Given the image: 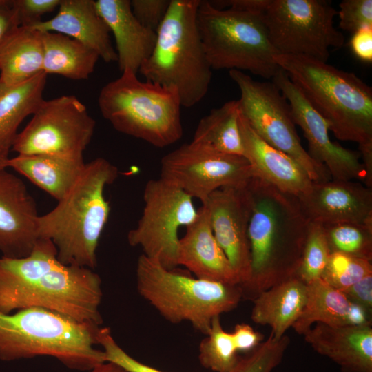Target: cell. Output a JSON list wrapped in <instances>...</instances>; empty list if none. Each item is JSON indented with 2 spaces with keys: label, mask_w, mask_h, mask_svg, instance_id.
<instances>
[{
  "label": "cell",
  "mask_w": 372,
  "mask_h": 372,
  "mask_svg": "<svg viewBox=\"0 0 372 372\" xmlns=\"http://www.w3.org/2000/svg\"><path fill=\"white\" fill-rule=\"evenodd\" d=\"M307 300L303 310L292 328L304 335L313 324L348 325L351 302L340 290L329 285L322 278L308 284Z\"/></svg>",
  "instance_id": "f1b7e54d"
},
{
  "label": "cell",
  "mask_w": 372,
  "mask_h": 372,
  "mask_svg": "<svg viewBox=\"0 0 372 372\" xmlns=\"http://www.w3.org/2000/svg\"><path fill=\"white\" fill-rule=\"evenodd\" d=\"M36 203L23 181L0 168V252L3 257L28 256L38 240Z\"/></svg>",
  "instance_id": "ac0fdd59"
},
{
  "label": "cell",
  "mask_w": 372,
  "mask_h": 372,
  "mask_svg": "<svg viewBox=\"0 0 372 372\" xmlns=\"http://www.w3.org/2000/svg\"><path fill=\"white\" fill-rule=\"evenodd\" d=\"M43 72L72 80H85L93 72L99 54L79 41L64 34L41 32Z\"/></svg>",
  "instance_id": "83f0119b"
},
{
  "label": "cell",
  "mask_w": 372,
  "mask_h": 372,
  "mask_svg": "<svg viewBox=\"0 0 372 372\" xmlns=\"http://www.w3.org/2000/svg\"><path fill=\"white\" fill-rule=\"evenodd\" d=\"M307 291V284L294 276L260 293L253 300L252 321L270 327L273 337L281 338L300 317Z\"/></svg>",
  "instance_id": "cb8c5ba5"
},
{
  "label": "cell",
  "mask_w": 372,
  "mask_h": 372,
  "mask_svg": "<svg viewBox=\"0 0 372 372\" xmlns=\"http://www.w3.org/2000/svg\"><path fill=\"white\" fill-rule=\"evenodd\" d=\"M206 336L199 344L198 360L205 369L215 372H229L239 357L231 333L225 331L220 316L215 317Z\"/></svg>",
  "instance_id": "4dcf8cb0"
},
{
  "label": "cell",
  "mask_w": 372,
  "mask_h": 372,
  "mask_svg": "<svg viewBox=\"0 0 372 372\" xmlns=\"http://www.w3.org/2000/svg\"><path fill=\"white\" fill-rule=\"evenodd\" d=\"M196 24L211 69L246 70L267 79L280 70L260 12L200 1Z\"/></svg>",
  "instance_id": "9c48e42d"
},
{
  "label": "cell",
  "mask_w": 372,
  "mask_h": 372,
  "mask_svg": "<svg viewBox=\"0 0 372 372\" xmlns=\"http://www.w3.org/2000/svg\"><path fill=\"white\" fill-rule=\"evenodd\" d=\"M87 372H127L121 366L111 362L105 361V362L97 365Z\"/></svg>",
  "instance_id": "ee69618b"
},
{
  "label": "cell",
  "mask_w": 372,
  "mask_h": 372,
  "mask_svg": "<svg viewBox=\"0 0 372 372\" xmlns=\"http://www.w3.org/2000/svg\"><path fill=\"white\" fill-rule=\"evenodd\" d=\"M85 165L83 157L17 154L9 158L8 168H12L59 201L72 188Z\"/></svg>",
  "instance_id": "d4e9b609"
},
{
  "label": "cell",
  "mask_w": 372,
  "mask_h": 372,
  "mask_svg": "<svg viewBox=\"0 0 372 372\" xmlns=\"http://www.w3.org/2000/svg\"><path fill=\"white\" fill-rule=\"evenodd\" d=\"M330 254L323 225L310 222L296 276L306 284L321 278Z\"/></svg>",
  "instance_id": "d6a6232c"
},
{
  "label": "cell",
  "mask_w": 372,
  "mask_h": 372,
  "mask_svg": "<svg viewBox=\"0 0 372 372\" xmlns=\"http://www.w3.org/2000/svg\"><path fill=\"white\" fill-rule=\"evenodd\" d=\"M209 213L214 237L227 258L242 289L251 277L248 226L251 199L245 187H227L214 191L202 203Z\"/></svg>",
  "instance_id": "2e32d148"
},
{
  "label": "cell",
  "mask_w": 372,
  "mask_h": 372,
  "mask_svg": "<svg viewBox=\"0 0 372 372\" xmlns=\"http://www.w3.org/2000/svg\"><path fill=\"white\" fill-rule=\"evenodd\" d=\"M95 6L114 35L120 71L137 74L154 50L156 32L136 19L129 0H97Z\"/></svg>",
  "instance_id": "7402d4cb"
},
{
  "label": "cell",
  "mask_w": 372,
  "mask_h": 372,
  "mask_svg": "<svg viewBox=\"0 0 372 372\" xmlns=\"http://www.w3.org/2000/svg\"><path fill=\"white\" fill-rule=\"evenodd\" d=\"M200 0H171L156 31L149 58L139 68L146 81L177 90L181 105L191 107L207 94L211 79L196 24Z\"/></svg>",
  "instance_id": "8992f818"
},
{
  "label": "cell",
  "mask_w": 372,
  "mask_h": 372,
  "mask_svg": "<svg viewBox=\"0 0 372 372\" xmlns=\"http://www.w3.org/2000/svg\"><path fill=\"white\" fill-rule=\"evenodd\" d=\"M95 125L86 107L75 96L43 99L11 149L19 155L83 157Z\"/></svg>",
  "instance_id": "4fadbf2b"
},
{
  "label": "cell",
  "mask_w": 372,
  "mask_h": 372,
  "mask_svg": "<svg viewBox=\"0 0 372 372\" xmlns=\"http://www.w3.org/2000/svg\"><path fill=\"white\" fill-rule=\"evenodd\" d=\"M118 174L104 158L85 163L69 192L52 210L39 215V238L52 242L62 263L93 270L96 267L99 242L110 212L104 192Z\"/></svg>",
  "instance_id": "277c9868"
},
{
  "label": "cell",
  "mask_w": 372,
  "mask_h": 372,
  "mask_svg": "<svg viewBox=\"0 0 372 372\" xmlns=\"http://www.w3.org/2000/svg\"><path fill=\"white\" fill-rule=\"evenodd\" d=\"M239 114L238 100L212 109L198 122L192 141L222 153L244 156Z\"/></svg>",
  "instance_id": "f546056e"
},
{
  "label": "cell",
  "mask_w": 372,
  "mask_h": 372,
  "mask_svg": "<svg viewBox=\"0 0 372 372\" xmlns=\"http://www.w3.org/2000/svg\"><path fill=\"white\" fill-rule=\"evenodd\" d=\"M269 39L278 54L327 62L329 48L342 47V33L333 25L338 10L326 0H256Z\"/></svg>",
  "instance_id": "30bf717a"
},
{
  "label": "cell",
  "mask_w": 372,
  "mask_h": 372,
  "mask_svg": "<svg viewBox=\"0 0 372 372\" xmlns=\"http://www.w3.org/2000/svg\"><path fill=\"white\" fill-rule=\"evenodd\" d=\"M238 123L244 157L251 165L254 177L296 197L311 187L313 181L306 171L290 156L265 142L240 112Z\"/></svg>",
  "instance_id": "ffe728a7"
},
{
  "label": "cell",
  "mask_w": 372,
  "mask_h": 372,
  "mask_svg": "<svg viewBox=\"0 0 372 372\" xmlns=\"http://www.w3.org/2000/svg\"><path fill=\"white\" fill-rule=\"evenodd\" d=\"M144 207L136 226L127 234L132 247L168 269L178 266V229L198 216L193 198L161 178L147 181L143 192Z\"/></svg>",
  "instance_id": "7c38bea8"
},
{
  "label": "cell",
  "mask_w": 372,
  "mask_h": 372,
  "mask_svg": "<svg viewBox=\"0 0 372 372\" xmlns=\"http://www.w3.org/2000/svg\"><path fill=\"white\" fill-rule=\"evenodd\" d=\"M346 297L372 313V275L341 291Z\"/></svg>",
  "instance_id": "60d3db41"
},
{
  "label": "cell",
  "mask_w": 372,
  "mask_h": 372,
  "mask_svg": "<svg viewBox=\"0 0 372 372\" xmlns=\"http://www.w3.org/2000/svg\"><path fill=\"white\" fill-rule=\"evenodd\" d=\"M9 152L0 151V168H8V163L9 160Z\"/></svg>",
  "instance_id": "f6af8a7d"
},
{
  "label": "cell",
  "mask_w": 372,
  "mask_h": 372,
  "mask_svg": "<svg viewBox=\"0 0 372 372\" xmlns=\"http://www.w3.org/2000/svg\"><path fill=\"white\" fill-rule=\"evenodd\" d=\"M47 76L41 72L15 85H7L0 80V151L9 152L20 124L43 101Z\"/></svg>",
  "instance_id": "4316f807"
},
{
  "label": "cell",
  "mask_w": 372,
  "mask_h": 372,
  "mask_svg": "<svg viewBox=\"0 0 372 372\" xmlns=\"http://www.w3.org/2000/svg\"><path fill=\"white\" fill-rule=\"evenodd\" d=\"M289 344L287 335L276 339L270 334L254 349L239 357L229 372H272L281 362Z\"/></svg>",
  "instance_id": "e575fe53"
},
{
  "label": "cell",
  "mask_w": 372,
  "mask_h": 372,
  "mask_svg": "<svg viewBox=\"0 0 372 372\" xmlns=\"http://www.w3.org/2000/svg\"><path fill=\"white\" fill-rule=\"evenodd\" d=\"M251 199L248 226L251 277L242 298L296 276L309 220L296 196L253 177L247 184Z\"/></svg>",
  "instance_id": "7a4b0ae2"
},
{
  "label": "cell",
  "mask_w": 372,
  "mask_h": 372,
  "mask_svg": "<svg viewBox=\"0 0 372 372\" xmlns=\"http://www.w3.org/2000/svg\"><path fill=\"white\" fill-rule=\"evenodd\" d=\"M239 87V110L251 128L265 142L296 161L313 182L331 179L326 167L303 148L293 121L290 105L271 81H258L244 72L229 70Z\"/></svg>",
  "instance_id": "8fae6325"
},
{
  "label": "cell",
  "mask_w": 372,
  "mask_h": 372,
  "mask_svg": "<svg viewBox=\"0 0 372 372\" xmlns=\"http://www.w3.org/2000/svg\"><path fill=\"white\" fill-rule=\"evenodd\" d=\"M237 351L249 352L258 346L264 339L262 333L256 331L245 323L237 324L231 333Z\"/></svg>",
  "instance_id": "ab89813d"
},
{
  "label": "cell",
  "mask_w": 372,
  "mask_h": 372,
  "mask_svg": "<svg viewBox=\"0 0 372 372\" xmlns=\"http://www.w3.org/2000/svg\"><path fill=\"white\" fill-rule=\"evenodd\" d=\"M272 82L287 100L293 121L302 129L311 158L324 166L332 179H358L365 183L366 172L359 151L344 148L331 140L327 121L311 106L282 69L280 68L274 75Z\"/></svg>",
  "instance_id": "9a60e30c"
},
{
  "label": "cell",
  "mask_w": 372,
  "mask_h": 372,
  "mask_svg": "<svg viewBox=\"0 0 372 372\" xmlns=\"http://www.w3.org/2000/svg\"><path fill=\"white\" fill-rule=\"evenodd\" d=\"M319 354L335 362L343 372H372V328L317 323L304 335Z\"/></svg>",
  "instance_id": "603a6c76"
},
{
  "label": "cell",
  "mask_w": 372,
  "mask_h": 372,
  "mask_svg": "<svg viewBox=\"0 0 372 372\" xmlns=\"http://www.w3.org/2000/svg\"><path fill=\"white\" fill-rule=\"evenodd\" d=\"M171 0H132V11L145 27L156 32L162 23Z\"/></svg>",
  "instance_id": "f35d334b"
},
{
  "label": "cell",
  "mask_w": 372,
  "mask_h": 372,
  "mask_svg": "<svg viewBox=\"0 0 372 372\" xmlns=\"http://www.w3.org/2000/svg\"><path fill=\"white\" fill-rule=\"evenodd\" d=\"M339 27L355 33L364 28H372L371 0H343L339 3Z\"/></svg>",
  "instance_id": "8d00e7d4"
},
{
  "label": "cell",
  "mask_w": 372,
  "mask_h": 372,
  "mask_svg": "<svg viewBox=\"0 0 372 372\" xmlns=\"http://www.w3.org/2000/svg\"><path fill=\"white\" fill-rule=\"evenodd\" d=\"M5 0H0V6L2 5L3 3Z\"/></svg>",
  "instance_id": "bcb514c9"
},
{
  "label": "cell",
  "mask_w": 372,
  "mask_h": 372,
  "mask_svg": "<svg viewBox=\"0 0 372 372\" xmlns=\"http://www.w3.org/2000/svg\"><path fill=\"white\" fill-rule=\"evenodd\" d=\"M102 116L118 132L163 148L183 136L182 107L174 88L142 81L125 70L100 91Z\"/></svg>",
  "instance_id": "52a82bcc"
},
{
  "label": "cell",
  "mask_w": 372,
  "mask_h": 372,
  "mask_svg": "<svg viewBox=\"0 0 372 372\" xmlns=\"http://www.w3.org/2000/svg\"><path fill=\"white\" fill-rule=\"evenodd\" d=\"M177 263L197 278L239 285L237 275L214 237L208 211L203 205L198 209L195 221L186 227L179 239Z\"/></svg>",
  "instance_id": "d6986e66"
},
{
  "label": "cell",
  "mask_w": 372,
  "mask_h": 372,
  "mask_svg": "<svg viewBox=\"0 0 372 372\" xmlns=\"http://www.w3.org/2000/svg\"><path fill=\"white\" fill-rule=\"evenodd\" d=\"M102 298L99 274L62 263L48 240L39 238L25 257H0L1 313L37 307L100 326Z\"/></svg>",
  "instance_id": "6da1fadb"
},
{
  "label": "cell",
  "mask_w": 372,
  "mask_h": 372,
  "mask_svg": "<svg viewBox=\"0 0 372 372\" xmlns=\"http://www.w3.org/2000/svg\"><path fill=\"white\" fill-rule=\"evenodd\" d=\"M350 45L353 54L365 62L372 61V28H364L353 34Z\"/></svg>",
  "instance_id": "b9f144b4"
},
{
  "label": "cell",
  "mask_w": 372,
  "mask_h": 372,
  "mask_svg": "<svg viewBox=\"0 0 372 372\" xmlns=\"http://www.w3.org/2000/svg\"><path fill=\"white\" fill-rule=\"evenodd\" d=\"M274 60L327 121L339 140L357 143L372 168V89L355 74L308 56L276 54Z\"/></svg>",
  "instance_id": "3957f363"
},
{
  "label": "cell",
  "mask_w": 372,
  "mask_h": 372,
  "mask_svg": "<svg viewBox=\"0 0 372 372\" xmlns=\"http://www.w3.org/2000/svg\"><path fill=\"white\" fill-rule=\"evenodd\" d=\"M323 227L331 253L372 260V224L339 223Z\"/></svg>",
  "instance_id": "1f68e13d"
},
{
  "label": "cell",
  "mask_w": 372,
  "mask_h": 372,
  "mask_svg": "<svg viewBox=\"0 0 372 372\" xmlns=\"http://www.w3.org/2000/svg\"><path fill=\"white\" fill-rule=\"evenodd\" d=\"M370 275H372L371 261L332 252L321 278L342 291Z\"/></svg>",
  "instance_id": "836d02e7"
},
{
  "label": "cell",
  "mask_w": 372,
  "mask_h": 372,
  "mask_svg": "<svg viewBox=\"0 0 372 372\" xmlns=\"http://www.w3.org/2000/svg\"><path fill=\"white\" fill-rule=\"evenodd\" d=\"M60 3L61 0H10V7L19 26L32 27Z\"/></svg>",
  "instance_id": "74e56055"
},
{
  "label": "cell",
  "mask_w": 372,
  "mask_h": 372,
  "mask_svg": "<svg viewBox=\"0 0 372 372\" xmlns=\"http://www.w3.org/2000/svg\"><path fill=\"white\" fill-rule=\"evenodd\" d=\"M31 28L74 39L95 51L107 63L117 61L110 32L96 10L95 1L61 0L54 17Z\"/></svg>",
  "instance_id": "44dd1931"
},
{
  "label": "cell",
  "mask_w": 372,
  "mask_h": 372,
  "mask_svg": "<svg viewBox=\"0 0 372 372\" xmlns=\"http://www.w3.org/2000/svg\"><path fill=\"white\" fill-rule=\"evenodd\" d=\"M297 198L309 222L372 224V189L361 183L332 178L313 182Z\"/></svg>",
  "instance_id": "e0dca14e"
},
{
  "label": "cell",
  "mask_w": 372,
  "mask_h": 372,
  "mask_svg": "<svg viewBox=\"0 0 372 372\" xmlns=\"http://www.w3.org/2000/svg\"><path fill=\"white\" fill-rule=\"evenodd\" d=\"M254 177L242 156L218 152L191 142L165 154L161 161L160 178L203 203L214 191L245 187Z\"/></svg>",
  "instance_id": "5bb4252c"
},
{
  "label": "cell",
  "mask_w": 372,
  "mask_h": 372,
  "mask_svg": "<svg viewBox=\"0 0 372 372\" xmlns=\"http://www.w3.org/2000/svg\"><path fill=\"white\" fill-rule=\"evenodd\" d=\"M136 280L138 293L165 320L187 322L205 335L215 317L233 310L242 299L238 285L193 278L143 254L137 260Z\"/></svg>",
  "instance_id": "ba28073f"
},
{
  "label": "cell",
  "mask_w": 372,
  "mask_h": 372,
  "mask_svg": "<svg viewBox=\"0 0 372 372\" xmlns=\"http://www.w3.org/2000/svg\"><path fill=\"white\" fill-rule=\"evenodd\" d=\"M19 25L10 7V0L0 6V45Z\"/></svg>",
  "instance_id": "7bdbcfd3"
},
{
  "label": "cell",
  "mask_w": 372,
  "mask_h": 372,
  "mask_svg": "<svg viewBox=\"0 0 372 372\" xmlns=\"http://www.w3.org/2000/svg\"><path fill=\"white\" fill-rule=\"evenodd\" d=\"M43 61L41 32L19 26L0 45V80L7 85L28 81L43 72Z\"/></svg>",
  "instance_id": "484cf974"
},
{
  "label": "cell",
  "mask_w": 372,
  "mask_h": 372,
  "mask_svg": "<svg viewBox=\"0 0 372 372\" xmlns=\"http://www.w3.org/2000/svg\"><path fill=\"white\" fill-rule=\"evenodd\" d=\"M100 327L42 308L0 312V360L48 356L87 372L105 362L103 350L96 347Z\"/></svg>",
  "instance_id": "5b68a950"
},
{
  "label": "cell",
  "mask_w": 372,
  "mask_h": 372,
  "mask_svg": "<svg viewBox=\"0 0 372 372\" xmlns=\"http://www.w3.org/2000/svg\"><path fill=\"white\" fill-rule=\"evenodd\" d=\"M96 340L98 345L102 347L105 361L113 362L127 372H165L139 362L130 355L118 345L108 327L99 328Z\"/></svg>",
  "instance_id": "d590c367"
}]
</instances>
